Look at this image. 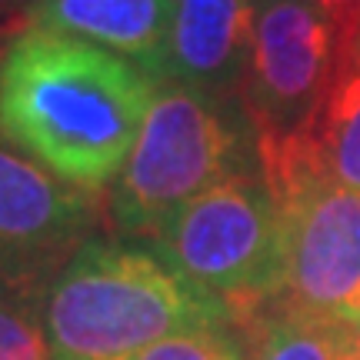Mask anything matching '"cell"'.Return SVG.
<instances>
[{"label":"cell","instance_id":"obj_1","mask_svg":"<svg viewBox=\"0 0 360 360\" xmlns=\"http://www.w3.org/2000/svg\"><path fill=\"white\" fill-rule=\"evenodd\" d=\"M150 97L141 67L90 40L24 20L0 40V141L80 191L117 180Z\"/></svg>","mask_w":360,"mask_h":360},{"label":"cell","instance_id":"obj_2","mask_svg":"<svg viewBox=\"0 0 360 360\" xmlns=\"http://www.w3.org/2000/svg\"><path fill=\"white\" fill-rule=\"evenodd\" d=\"M40 314L51 360H130L180 330L237 327L224 300L120 237H90L47 283Z\"/></svg>","mask_w":360,"mask_h":360},{"label":"cell","instance_id":"obj_3","mask_svg":"<svg viewBox=\"0 0 360 360\" xmlns=\"http://www.w3.org/2000/svg\"><path fill=\"white\" fill-rule=\"evenodd\" d=\"M264 170L240 97L157 80L137 143L107 187L103 217L120 240H154L180 207L224 180Z\"/></svg>","mask_w":360,"mask_h":360},{"label":"cell","instance_id":"obj_4","mask_svg":"<svg viewBox=\"0 0 360 360\" xmlns=\"http://www.w3.org/2000/svg\"><path fill=\"white\" fill-rule=\"evenodd\" d=\"M150 250L174 274L224 300L237 327L277 300L281 231L264 170L240 174L193 197L157 231Z\"/></svg>","mask_w":360,"mask_h":360},{"label":"cell","instance_id":"obj_5","mask_svg":"<svg viewBox=\"0 0 360 360\" xmlns=\"http://www.w3.org/2000/svg\"><path fill=\"white\" fill-rule=\"evenodd\" d=\"M281 231L277 300L360 327V191L310 154V141L264 167Z\"/></svg>","mask_w":360,"mask_h":360},{"label":"cell","instance_id":"obj_6","mask_svg":"<svg viewBox=\"0 0 360 360\" xmlns=\"http://www.w3.org/2000/svg\"><path fill=\"white\" fill-rule=\"evenodd\" d=\"M337 64L340 34L321 11L304 0H260L237 97L264 167L310 141Z\"/></svg>","mask_w":360,"mask_h":360},{"label":"cell","instance_id":"obj_7","mask_svg":"<svg viewBox=\"0 0 360 360\" xmlns=\"http://www.w3.org/2000/svg\"><path fill=\"white\" fill-rule=\"evenodd\" d=\"M101 214L97 193L0 141V283L44 297L57 270L97 237Z\"/></svg>","mask_w":360,"mask_h":360},{"label":"cell","instance_id":"obj_8","mask_svg":"<svg viewBox=\"0 0 360 360\" xmlns=\"http://www.w3.org/2000/svg\"><path fill=\"white\" fill-rule=\"evenodd\" d=\"M260 0H177L164 80L237 97Z\"/></svg>","mask_w":360,"mask_h":360},{"label":"cell","instance_id":"obj_9","mask_svg":"<svg viewBox=\"0 0 360 360\" xmlns=\"http://www.w3.org/2000/svg\"><path fill=\"white\" fill-rule=\"evenodd\" d=\"M177 0H37L24 11V24L90 40L164 80L170 20Z\"/></svg>","mask_w":360,"mask_h":360},{"label":"cell","instance_id":"obj_10","mask_svg":"<svg viewBox=\"0 0 360 360\" xmlns=\"http://www.w3.org/2000/svg\"><path fill=\"white\" fill-rule=\"evenodd\" d=\"M240 334L250 360H354L357 327L270 300L240 323Z\"/></svg>","mask_w":360,"mask_h":360},{"label":"cell","instance_id":"obj_11","mask_svg":"<svg viewBox=\"0 0 360 360\" xmlns=\"http://www.w3.org/2000/svg\"><path fill=\"white\" fill-rule=\"evenodd\" d=\"M310 154L327 177L360 191V40L340 47L337 77L310 134Z\"/></svg>","mask_w":360,"mask_h":360},{"label":"cell","instance_id":"obj_12","mask_svg":"<svg viewBox=\"0 0 360 360\" xmlns=\"http://www.w3.org/2000/svg\"><path fill=\"white\" fill-rule=\"evenodd\" d=\"M40 304L44 297L0 283V360H51Z\"/></svg>","mask_w":360,"mask_h":360},{"label":"cell","instance_id":"obj_13","mask_svg":"<svg viewBox=\"0 0 360 360\" xmlns=\"http://www.w3.org/2000/svg\"><path fill=\"white\" fill-rule=\"evenodd\" d=\"M130 360H250L240 327H200L180 330L150 347H143Z\"/></svg>","mask_w":360,"mask_h":360},{"label":"cell","instance_id":"obj_14","mask_svg":"<svg viewBox=\"0 0 360 360\" xmlns=\"http://www.w3.org/2000/svg\"><path fill=\"white\" fill-rule=\"evenodd\" d=\"M314 11H321L340 34V47L360 37V0H304Z\"/></svg>","mask_w":360,"mask_h":360},{"label":"cell","instance_id":"obj_15","mask_svg":"<svg viewBox=\"0 0 360 360\" xmlns=\"http://www.w3.org/2000/svg\"><path fill=\"white\" fill-rule=\"evenodd\" d=\"M30 4H37V0H0V7H30Z\"/></svg>","mask_w":360,"mask_h":360},{"label":"cell","instance_id":"obj_16","mask_svg":"<svg viewBox=\"0 0 360 360\" xmlns=\"http://www.w3.org/2000/svg\"><path fill=\"white\" fill-rule=\"evenodd\" d=\"M354 360H360V327H357V337H354Z\"/></svg>","mask_w":360,"mask_h":360},{"label":"cell","instance_id":"obj_17","mask_svg":"<svg viewBox=\"0 0 360 360\" xmlns=\"http://www.w3.org/2000/svg\"><path fill=\"white\" fill-rule=\"evenodd\" d=\"M357 40H360V37H357Z\"/></svg>","mask_w":360,"mask_h":360}]
</instances>
